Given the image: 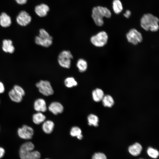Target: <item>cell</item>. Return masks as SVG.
<instances>
[{"mask_svg":"<svg viewBox=\"0 0 159 159\" xmlns=\"http://www.w3.org/2000/svg\"><path fill=\"white\" fill-rule=\"evenodd\" d=\"M158 18L150 13L144 14L140 19V26L146 31H157L159 28Z\"/></svg>","mask_w":159,"mask_h":159,"instance_id":"obj_1","label":"cell"},{"mask_svg":"<svg viewBox=\"0 0 159 159\" xmlns=\"http://www.w3.org/2000/svg\"><path fill=\"white\" fill-rule=\"evenodd\" d=\"M34 146L31 142H27L21 146L19 155L21 159H39L41 155L37 151H33Z\"/></svg>","mask_w":159,"mask_h":159,"instance_id":"obj_2","label":"cell"},{"mask_svg":"<svg viewBox=\"0 0 159 159\" xmlns=\"http://www.w3.org/2000/svg\"><path fill=\"white\" fill-rule=\"evenodd\" d=\"M111 16V11L106 7L98 6L94 7L92 9V17L97 26H100L103 25V17L110 18Z\"/></svg>","mask_w":159,"mask_h":159,"instance_id":"obj_3","label":"cell"},{"mask_svg":"<svg viewBox=\"0 0 159 159\" xmlns=\"http://www.w3.org/2000/svg\"><path fill=\"white\" fill-rule=\"evenodd\" d=\"M53 38L44 29H41L39 30L38 36L34 39L35 43L45 47H48L53 43Z\"/></svg>","mask_w":159,"mask_h":159,"instance_id":"obj_4","label":"cell"},{"mask_svg":"<svg viewBox=\"0 0 159 159\" xmlns=\"http://www.w3.org/2000/svg\"><path fill=\"white\" fill-rule=\"evenodd\" d=\"M73 56L69 50H64L61 52L58 57V62L62 67L69 69L71 66V60Z\"/></svg>","mask_w":159,"mask_h":159,"instance_id":"obj_5","label":"cell"},{"mask_svg":"<svg viewBox=\"0 0 159 159\" xmlns=\"http://www.w3.org/2000/svg\"><path fill=\"white\" fill-rule=\"evenodd\" d=\"M108 36L104 31L99 32L96 34L92 36L90 38V42L94 46L97 47H102L107 43Z\"/></svg>","mask_w":159,"mask_h":159,"instance_id":"obj_6","label":"cell"},{"mask_svg":"<svg viewBox=\"0 0 159 159\" xmlns=\"http://www.w3.org/2000/svg\"><path fill=\"white\" fill-rule=\"evenodd\" d=\"M39 92L45 96L52 95L54 91L49 82L47 80H41L36 84Z\"/></svg>","mask_w":159,"mask_h":159,"instance_id":"obj_7","label":"cell"},{"mask_svg":"<svg viewBox=\"0 0 159 159\" xmlns=\"http://www.w3.org/2000/svg\"><path fill=\"white\" fill-rule=\"evenodd\" d=\"M126 37L128 42L134 45L141 42L143 39L141 33L134 28L129 31L126 34Z\"/></svg>","mask_w":159,"mask_h":159,"instance_id":"obj_8","label":"cell"},{"mask_svg":"<svg viewBox=\"0 0 159 159\" xmlns=\"http://www.w3.org/2000/svg\"><path fill=\"white\" fill-rule=\"evenodd\" d=\"M17 132L18 135L21 138L29 140L32 138L34 134V130L31 127L24 125L18 129Z\"/></svg>","mask_w":159,"mask_h":159,"instance_id":"obj_9","label":"cell"},{"mask_svg":"<svg viewBox=\"0 0 159 159\" xmlns=\"http://www.w3.org/2000/svg\"><path fill=\"white\" fill-rule=\"evenodd\" d=\"M16 21L17 24L21 26H26L31 22L32 18L27 12L24 11H20L17 16Z\"/></svg>","mask_w":159,"mask_h":159,"instance_id":"obj_10","label":"cell"},{"mask_svg":"<svg viewBox=\"0 0 159 159\" xmlns=\"http://www.w3.org/2000/svg\"><path fill=\"white\" fill-rule=\"evenodd\" d=\"M34 107V109L37 112H44L47 110L46 102L42 98H38L35 101Z\"/></svg>","mask_w":159,"mask_h":159,"instance_id":"obj_11","label":"cell"},{"mask_svg":"<svg viewBox=\"0 0 159 159\" xmlns=\"http://www.w3.org/2000/svg\"><path fill=\"white\" fill-rule=\"evenodd\" d=\"M49 10V6L44 4L37 6L34 9V11L36 14L40 17L46 16Z\"/></svg>","mask_w":159,"mask_h":159,"instance_id":"obj_12","label":"cell"},{"mask_svg":"<svg viewBox=\"0 0 159 159\" xmlns=\"http://www.w3.org/2000/svg\"><path fill=\"white\" fill-rule=\"evenodd\" d=\"M2 50L5 52L12 54L15 51V47L13 45L12 41L10 39H4L2 41Z\"/></svg>","mask_w":159,"mask_h":159,"instance_id":"obj_13","label":"cell"},{"mask_svg":"<svg viewBox=\"0 0 159 159\" xmlns=\"http://www.w3.org/2000/svg\"><path fill=\"white\" fill-rule=\"evenodd\" d=\"M49 110L55 115L62 113L64 110L62 105L58 102L51 103L49 107Z\"/></svg>","mask_w":159,"mask_h":159,"instance_id":"obj_14","label":"cell"},{"mask_svg":"<svg viewBox=\"0 0 159 159\" xmlns=\"http://www.w3.org/2000/svg\"><path fill=\"white\" fill-rule=\"evenodd\" d=\"M10 17L5 12L2 13L0 15V25L2 27H8L11 24Z\"/></svg>","mask_w":159,"mask_h":159,"instance_id":"obj_15","label":"cell"},{"mask_svg":"<svg viewBox=\"0 0 159 159\" xmlns=\"http://www.w3.org/2000/svg\"><path fill=\"white\" fill-rule=\"evenodd\" d=\"M142 150L141 145L138 143H136L130 146L128 148V151L130 153L134 156L139 155Z\"/></svg>","mask_w":159,"mask_h":159,"instance_id":"obj_16","label":"cell"},{"mask_svg":"<svg viewBox=\"0 0 159 159\" xmlns=\"http://www.w3.org/2000/svg\"><path fill=\"white\" fill-rule=\"evenodd\" d=\"M8 95L10 99L14 102L20 103L22 100L23 96L15 91L13 88L10 90Z\"/></svg>","mask_w":159,"mask_h":159,"instance_id":"obj_17","label":"cell"},{"mask_svg":"<svg viewBox=\"0 0 159 159\" xmlns=\"http://www.w3.org/2000/svg\"><path fill=\"white\" fill-rule=\"evenodd\" d=\"M54 127V124L52 121L47 120L44 121L42 125L43 131L47 134H50L53 131Z\"/></svg>","mask_w":159,"mask_h":159,"instance_id":"obj_18","label":"cell"},{"mask_svg":"<svg viewBox=\"0 0 159 159\" xmlns=\"http://www.w3.org/2000/svg\"><path fill=\"white\" fill-rule=\"evenodd\" d=\"M92 95L93 100L96 102H99L102 100L104 96L102 90L98 88L93 90Z\"/></svg>","mask_w":159,"mask_h":159,"instance_id":"obj_19","label":"cell"},{"mask_svg":"<svg viewBox=\"0 0 159 159\" xmlns=\"http://www.w3.org/2000/svg\"><path fill=\"white\" fill-rule=\"evenodd\" d=\"M46 117L42 112H37L32 116V120L36 125H39L45 120Z\"/></svg>","mask_w":159,"mask_h":159,"instance_id":"obj_20","label":"cell"},{"mask_svg":"<svg viewBox=\"0 0 159 159\" xmlns=\"http://www.w3.org/2000/svg\"><path fill=\"white\" fill-rule=\"evenodd\" d=\"M76 66L80 72H83L86 71L87 69V63L85 59H79L77 62Z\"/></svg>","mask_w":159,"mask_h":159,"instance_id":"obj_21","label":"cell"},{"mask_svg":"<svg viewBox=\"0 0 159 159\" xmlns=\"http://www.w3.org/2000/svg\"><path fill=\"white\" fill-rule=\"evenodd\" d=\"M70 134L72 137H76L79 140H81L83 138L81 129L78 127L74 126L71 129Z\"/></svg>","mask_w":159,"mask_h":159,"instance_id":"obj_22","label":"cell"},{"mask_svg":"<svg viewBox=\"0 0 159 159\" xmlns=\"http://www.w3.org/2000/svg\"><path fill=\"white\" fill-rule=\"evenodd\" d=\"M102 100L103 105L105 107H112L114 103L113 98L109 95L104 96Z\"/></svg>","mask_w":159,"mask_h":159,"instance_id":"obj_23","label":"cell"},{"mask_svg":"<svg viewBox=\"0 0 159 159\" xmlns=\"http://www.w3.org/2000/svg\"><path fill=\"white\" fill-rule=\"evenodd\" d=\"M112 8L115 13L118 14L123 10V6L120 0H114L112 2Z\"/></svg>","mask_w":159,"mask_h":159,"instance_id":"obj_24","label":"cell"},{"mask_svg":"<svg viewBox=\"0 0 159 159\" xmlns=\"http://www.w3.org/2000/svg\"><path fill=\"white\" fill-rule=\"evenodd\" d=\"M88 124L89 125H93L95 127L98 126L99 119L96 115L93 114H90L87 117Z\"/></svg>","mask_w":159,"mask_h":159,"instance_id":"obj_25","label":"cell"},{"mask_svg":"<svg viewBox=\"0 0 159 159\" xmlns=\"http://www.w3.org/2000/svg\"><path fill=\"white\" fill-rule=\"evenodd\" d=\"M65 86L68 88H71L77 86V82L73 77H67L64 80Z\"/></svg>","mask_w":159,"mask_h":159,"instance_id":"obj_26","label":"cell"},{"mask_svg":"<svg viewBox=\"0 0 159 159\" xmlns=\"http://www.w3.org/2000/svg\"><path fill=\"white\" fill-rule=\"evenodd\" d=\"M147 152L149 156L153 158H157L159 156V153L158 150L152 147L148 148Z\"/></svg>","mask_w":159,"mask_h":159,"instance_id":"obj_27","label":"cell"},{"mask_svg":"<svg viewBox=\"0 0 159 159\" xmlns=\"http://www.w3.org/2000/svg\"><path fill=\"white\" fill-rule=\"evenodd\" d=\"M13 88L15 91L22 96L23 97L25 95V91L20 86L18 85H15L14 86Z\"/></svg>","mask_w":159,"mask_h":159,"instance_id":"obj_28","label":"cell"},{"mask_svg":"<svg viewBox=\"0 0 159 159\" xmlns=\"http://www.w3.org/2000/svg\"><path fill=\"white\" fill-rule=\"evenodd\" d=\"M92 159H107L105 154L101 153H95L92 156Z\"/></svg>","mask_w":159,"mask_h":159,"instance_id":"obj_29","label":"cell"},{"mask_svg":"<svg viewBox=\"0 0 159 159\" xmlns=\"http://www.w3.org/2000/svg\"><path fill=\"white\" fill-rule=\"evenodd\" d=\"M5 90V88L4 84L0 81V94L3 93Z\"/></svg>","mask_w":159,"mask_h":159,"instance_id":"obj_30","label":"cell"},{"mask_svg":"<svg viewBox=\"0 0 159 159\" xmlns=\"http://www.w3.org/2000/svg\"><path fill=\"white\" fill-rule=\"evenodd\" d=\"M15 1L18 4L23 5L26 3L27 0H15Z\"/></svg>","mask_w":159,"mask_h":159,"instance_id":"obj_31","label":"cell"},{"mask_svg":"<svg viewBox=\"0 0 159 159\" xmlns=\"http://www.w3.org/2000/svg\"><path fill=\"white\" fill-rule=\"evenodd\" d=\"M131 14V11L128 10L126 11L125 13L123 14L124 16L127 18H128Z\"/></svg>","mask_w":159,"mask_h":159,"instance_id":"obj_32","label":"cell"},{"mask_svg":"<svg viewBox=\"0 0 159 159\" xmlns=\"http://www.w3.org/2000/svg\"><path fill=\"white\" fill-rule=\"evenodd\" d=\"M4 153V149L3 148L0 147V158L3 157Z\"/></svg>","mask_w":159,"mask_h":159,"instance_id":"obj_33","label":"cell"},{"mask_svg":"<svg viewBox=\"0 0 159 159\" xmlns=\"http://www.w3.org/2000/svg\"><path fill=\"white\" fill-rule=\"evenodd\" d=\"M49 159L47 158V159Z\"/></svg>","mask_w":159,"mask_h":159,"instance_id":"obj_34","label":"cell"},{"mask_svg":"<svg viewBox=\"0 0 159 159\" xmlns=\"http://www.w3.org/2000/svg\"></svg>","mask_w":159,"mask_h":159,"instance_id":"obj_35","label":"cell"},{"mask_svg":"<svg viewBox=\"0 0 159 159\" xmlns=\"http://www.w3.org/2000/svg\"></svg>","mask_w":159,"mask_h":159,"instance_id":"obj_36","label":"cell"},{"mask_svg":"<svg viewBox=\"0 0 159 159\" xmlns=\"http://www.w3.org/2000/svg\"></svg>","mask_w":159,"mask_h":159,"instance_id":"obj_37","label":"cell"}]
</instances>
